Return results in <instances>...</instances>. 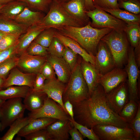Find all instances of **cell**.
Here are the masks:
<instances>
[{"mask_svg": "<svg viewBox=\"0 0 140 140\" xmlns=\"http://www.w3.org/2000/svg\"><path fill=\"white\" fill-rule=\"evenodd\" d=\"M74 120L89 129L98 125L130 128L109 106L103 88L99 84L89 96L73 106Z\"/></svg>", "mask_w": 140, "mask_h": 140, "instance_id": "6da1fadb", "label": "cell"}, {"mask_svg": "<svg viewBox=\"0 0 140 140\" xmlns=\"http://www.w3.org/2000/svg\"><path fill=\"white\" fill-rule=\"evenodd\" d=\"M135 58L138 67L140 66V44L135 48L134 50Z\"/></svg>", "mask_w": 140, "mask_h": 140, "instance_id": "f907efd6", "label": "cell"}, {"mask_svg": "<svg viewBox=\"0 0 140 140\" xmlns=\"http://www.w3.org/2000/svg\"><path fill=\"white\" fill-rule=\"evenodd\" d=\"M22 34L20 33L6 34L0 43V51L6 49L14 45L18 41Z\"/></svg>", "mask_w": 140, "mask_h": 140, "instance_id": "74e56055", "label": "cell"}, {"mask_svg": "<svg viewBox=\"0 0 140 140\" xmlns=\"http://www.w3.org/2000/svg\"><path fill=\"white\" fill-rule=\"evenodd\" d=\"M25 3L30 9L47 13L53 0H17Z\"/></svg>", "mask_w": 140, "mask_h": 140, "instance_id": "d6a6232c", "label": "cell"}, {"mask_svg": "<svg viewBox=\"0 0 140 140\" xmlns=\"http://www.w3.org/2000/svg\"><path fill=\"white\" fill-rule=\"evenodd\" d=\"M65 87L64 83L54 78L47 80L42 91L45 93L48 97L58 104L68 114L65 108L62 98Z\"/></svg>", "mask_w": 140, "mask_h": 140, "instance_id": "e0dca14e", "label": "cell"}, {"mask_svg": "<svg viewBox=\"0 0 140 140\" xmlns=\"http://www.w3.org/2000/svg\"><path fill=\"white\" fill-rule=\"evenodd\" d=\"M71 140H83L84 137L78 130L73 126L69 131Z\"/></svg>", "mask_w": 140, "mask_h": 140, "instance_id": "c3c4849f", "label": "cell"}, {"mask_svg": "<svg viewBox=\"0 0 140 140\" xmlns=\"http://www.w3.org/2000/svg\"><path fill=\"white\" fill-rule=\"evenodd\" d=\"M85 6L87 11H92L95 9L92 0H85Z\"/></svg>", "mask_w": 140, "mask_h": 140, "instance_id": "816d5d0a", "label": "cell"}, {"mask_svg": "<svg viewBox=\"0 0 140 140\" xmlns=\"http://www.w3.org/2000/svg\"><path fill=\"white\" fill-rule=\"evenodd\" d=\"M58 120L56 119L41 117L34 119L23 128L17 134V136H25L38 130L45 129Z\"/></svg>", "mask_w": 140, "mask_h": 140, "instance_id": "d4e9b609", "label": "cell"}, {"mask_svg": "<svg viewBox=\"0 0 140 140\" xmlns=\"http://www.w3.org/2000/svg\"><path fill=\"white\" fill-rule=\"evenodd\" d=\"M77 54L70 48L65 46L64 52L62 58L68 65L71 71L77 64Z\"/></svg>", "mask_w": 140, "mask_h": 140, "instance_id": "b9f144b4", "label": "cell"}, {"mask_svg": "<svg viewBox=\"0 0 140 140\" xmlns=\"http://www.w3.org/2000/svg\"><path fill=\"white\" fill-rule=\"evenodd\" d=\"M25 109L22 98H12L6 100L0 109L1 131L9 126L17 119L23 117Z\"/></svg>", "mask_w": 140, "mask_h": 140, "instance_id": "52a82bcc", "label": "cell"}, {"mask_svg": "<svg viewBox=\"0 0 140 140\" xmlns=\"http://www.w3.org/2000/svg\"><path fill=\"white\" fill-rule=\"evenodd\" d=\"M93 130L101 140H135L132 130L111 125H98Z\"/></svg>", "mask_w": 140, "mask_h": 140, "instance_id": "9c48e42d", "label": "cell"}, {"mask_svg": "<svg viewBox=\"0 0 140 140\" xmlns=\"http://www.w3.org/2000/svg\"><path fill=\"white\" fill-rule=\"evenodd\" d=\"M0 117H1V113H0ZM1 122H0V131L1 130Z\"/></svg>", "mask_w": 140, "mask_h": 140, "instance_id": "91938a15", "label": "cell"}, {"mask_svg": "<svg viewBox=\"0 0 140 140\" xmlns=\"http://www.w3.org/2000/svg\"><path fill=\"white\" fill-rule=\"evenodd\" d=\"M16 0H0V4L4 5Z\"/></svg>", "mask_w": 140, "mask_h": 140, "instance_id": "f5cc1de1", "label": "cell"}, {"mask_svg": "<svg viewBox=\"0 0 140 140\" xmlns=\"http://www.w3.org/2000/svg\"><path fill=\"white\" fill-rule=\"evenodd\" d=\"M86 13L92 19L90 24L97 29L110 28L118 31H125L127 24L104 11L97 8L93 10L86 11Z\"/></svg>", "mask_w": 140, "mask_h": 140, "instance_id": "8992f818", "label": "cell"}, {"mask_svg": "<svg viewBox=\"0 0 140 140\" xmlns=\"http://www.w3.org/2000/svg\"><path fill=\"white\" fill-rule=\"evenodd\" d=\"M45 16L44 12L32 11L26 6L14 20L29 27L39 24Z\"/></svg>", "mask_w": 140, "mask_h": 140, "instance_id": "cb8c5ba5", "label": "cell"}, {"mask_svg": "<svg viewBox=\"0 0 140 140\" xmlns=\"http://www.w3.org/2000/svg\"><path fill=\"white\" fill-rule=\"evenodd\" d=\"M134 48L129 47L127 63L124 69L127 74V84L129 100L140 102L139 94L138 88V82L140 74L139 68L136 62Z\"/></svg>", "mask_w": 140, "mask_h": 140, "instance_id": "ba28073f", "label": "cell"}, {"mask_svg": "<svg viewBox=\"0 0 140 140\" xmlns=\"http://www.w3.org/2000/svg\"><path fill=\"white\" fill-rule=\"evenodd\" d=\"M38 25L44 29L50 28L56 29L65 26H83L61 4L54 0L47 14Z\"/></svg>", "mask_w": 140, "mask_h": 140, "instance_id": "3957f363", "label": "cell"}, {"mask_svg": "<svg viewBox=\"0 0 140 140\" xmlns=\"http://www.w3.org/2000/svg\"><path fill=\"white\" fill-rule=\"evenodd\" d=\"M61 5L83 26L91 22L86 13L85 0H71Z\"/></svg>", "mask_w": 140, "mask_h": 140, "instance_id": "ac0fdd59", "label": "cell"}, {"mask_svg": "<svg viewBox=\"0 0 140 140\" xmlns=\"http://www.w3.org/2000/svg\"><path fill=\"white\" fill-rule=\"evenodd\" d=\"M5 101V100L0 99V109L2 105Z\"/></svg>", "mask_w": 140, "mask_h": 140, "instance_id": "6f0895ef", "label": "cell"}, {"mask_svg": "<svg viewBox=\"0 0 140 140\" xmlns=\"http://www.w3.org/2000/svg\"><path fill=\"white\" fill-rule=\"evenodd\" d=\"M58 3L62 5L66 3L71 0H54Z\"/></svg>", "mask_w": 140, "mask_h": 140, "instance_id": "db71d44e", "label": "cell"}, {"mask_svg": "<svg viewBox=\"0 0 140 140\" xmlns=\"http://www.w3.org/2000/svg\"><path fill=\"white\" fill-rule=\"evenodd\" d=\"M95 67L103 75L116 67L113 56L107 45L101 40L95 55Z\"/></svg>", "mask_w": 140, "mask_h": 140, "instance_id": "7c38bea8", "label": "cell"}, {"mask_svg": "<svg viewBox=\"0 0 140 140\" xmlns=\"http://www.w3.org/2000/svg\"><path fill=\"white\" fill-rule=\"evenodd\" d=\"M73 125L69 120H58L46 128L52 140H67L69 138V131Z\"/></svg>", "mask_w": 140, "mask_h": 140, "instance_id": "d6986e66", "label": "cell"}, {"mask_svg": "<svg viewBox=\"0 0 140 140\" xmlns=\"http://www.w3.org/2000/svg\"><path fill=\"white\" fill-rule=\"evenodd\" d=\"M47 97L43 92L34 91L30 88L24 98L23 104L26 109L32 111L41 108Z\"/></svg>", "mask_w": 140, "mask_h": 140, "instance_id": "603a6c76", "label": "cell"}, {"mask_svg": "<svg viewBox=\"0 0 140 140\" xmlns=\"http://www.w3.org/2000/svg\"><path fill=\"white\" fill-rule=\"evenodd\" d=\"M55 29L50 28L44 29L34 40L42 46L48 48L54 37Z\"/></svg>", "mask_w": 140, "mask_h": 140, "instance_id": "836d02e7", "label": "cell"}, {"mask_svg": "<svg viewBox=\"0 0 140 140\" xmlns=\"http://www.w3.org/2000/svg\"><path fill=\"white\" fill-rule=\"evenodd\" d=\"M127 77L124 69L115 67L102 75L100 84L103 87L105 93L106 94L121 82L126 81Z\"/></svg>", "mask_w": 140, "mask_h": 140, "instance_id": "4fadbf2b", "label": "cell"}, {"mask_svg": "<svg viewBox=\"0 0 140 140\" xmlns=\"http://www.w3.org/2000/svg\"><path fill=\"white\" fill-rule=\"evenodd\" d=\"M5 79L0 77V90L2 88V86L5 81Z\"/></svg>", "mask_w": 140, "mask_h": 140, "instance_id": "11a10c76", "label": "cell"}, {"mask_svg": "<svg viewBox=\"0 0 140 140\" xmlns=\"http://www.w3.org/2000/svg\"><path fill=\"white\" fill-rule=\"evenodd\" d=\"M18 57L16 55L0 64V77L6 79V76L13 68L17 66Z\"/></svg>", "mask_w": 140, "mask_h": 140, "instance_id": "d590c367", "label": "cell"}, {"mask_svg": "<svg viewBox=\"0 0 140 140\" xmlns=\"http://www.w3.org/2000/svg\"><path fill=\"white\" fill-rule=\"evenodd\" d=\"M28 116L31 120L41 117H48L58 120H65L71 118L59 105L48 97L43 106L40 108L31 111Z\"/></svg>", "mask_w": 140, "mask_h": 140, "instance_id": "30bf717a", "label": "cell"}, {"mask_svg": "<svg viewBox=\"0 0 140 140\" xmlns=\"http://www.w3.org/2000/svg\"><path fill=\"white\" fill-rule=\"evenodd\" d=\"M139 103L129 100L118 114L121 119L126 123H130L137 114Z\"/></svg>", "mask_w": 140, "mask_h": 140, "instance_id": "4dcf8cb0", "label": "cell"}, {"mask_svg": "<svg viewBox=\"0 0 140 140\" xmlns=\"http://www.w3.org/2000/svg\"><path fill=\"white\" fill-rule=\"evenodd\" d=\"M26 6L24 2L16 0L5 4L2 9L0 14L14 20Z\"/></svg>", "mask_w": 140, "mask_h": 140, "instance_id": "83f0119b", "label": "cell"}, {"mask_svg": "<svg viewBox=\"0 0 140 140\" xmlns=\"http://www.w3.org/2000/svg\"><path fill=\"white\" fill-rule=\"evenodd\" d=\"M105 94L109 106L114 111L118 114L129 100L127 81L121 82Z\"/></svg>", "mask_w": 140, "mask_h": 140, "instance_id": "8fae6325", "label": "cell"}, {"mask_svg": "<svg viewBox=\"0 0 140 140\" xmlns=\"http://www.w3.org/2000/svg\"><path fill=\"white\" fill-rule=\"evenodd\" d=\"M18 42L19 40L15 44L10 47L0 51V64L17 54V48Z\"/></svg>", "mask_w": 140, "mask_h": 140, "instance_id": "bcb514c9", "label": "cell"}, {"mask_svg": "<svg viewBox=\"0 0 140 140\" xmlns=\"http://www.w3.org/2000/svg\"><path fill=\"white\" fill-rule=\"evenodd\" d=\"M54 37L58 38L65 46L69 47L81 56L84 61L95 65V56L88 52L75 41L61 34L56 30Z\"/></svg>", "mask_w": 140, "mask_h": 140, "instance_id": "ffe728a7", "label": "cell"}, {"mask_svg": "<svg viewBox=\"0 0 140 140\" xmlns=\"http://www.w3.org/2000/svg\"><path fill=\"white\" fill-rule=\"evenodd\" d=\"M65 46L57 38L54 37L48 47L49 54L59 58H62L65 50Z\"/></svg>", "mask_w": 140, "mask_h": 140, "instance_id": "8d00e7d4", "label": "cell"}, {"mask_svg": "<svg viewBox=\"0 0 140 140\" xmlns=\"http://www.w3.org/2000/svg\"><path fill=\"white\" fill-rule=\"evenodd\" d=\"M28 27L0 14V31L6 34L25 33Z\"/></svg>", "mask_w": 140, "mask_h": 140, "instance_id": "484cf974", "label": "cell"}, {"mask_svg": "<svg viewBox=\"0 0 140 140\" xmlns=\"http://www.w3.org/2000/svg\"><path fill=\"white\" fill-rule=\"evenodd\" d=\"M26 140H52L46 129L38 130L25 136Z\"/></svg>", "mask_w": 140, "mask_h": 140, "instance_id": "7bdbcfd3", "label": "cell"}, {"mask_svg": "<svg viewBox=\"0 0 140 140\" xmlns=\"http://www.w3.org/2000/svg\"><path fill=\"white\" fill-rule=\"evenodd\" d=\"M70 120L74 126L79 131L83 137H86L90 140H100L98 137L94 132L92 128L89 129L86 126L80 124L71 118Z\"/></svg>", "mask_w": 140, "mask_h": 140, "instance_id": "ab89813d", "label": "cell"}, {"mask_svg": "<svg viewBox=\"0 0 140 140\" xmlns=\"http://www.w3.org/2000/svg\"><path fill=\"white\" fill-rule=\"evenodd\" d=\"M32 120L28 116L17 119L9 126V128L4 135L0 138V140H13L15 135Z\"/></svg>", "mask_w": 140, "mask_h": 140, "instance_id": "f1b7e54d", "label": "cell"}, {"mask_svg": "<svg viewBox=\"0 0 140 140\" xmlns=\"http://www.w3.org/2000/svg\"><path fill=\"white\" fill-rule=\"evenodd\" d=\"M44 29L38 24L29 27L26 32L22 34L19 40L17 48V54L25 52L30 44Z\"/></svg>", "mask_w": 140, "mask_h": 140, "instance_id": "7402d4cb", "label": "cell"}, {"mask_svg": "<svg viewBox=\"0 0 140 140\" xmlns=\"http://www.w3.org/2000/svg\"><path fill=\"white\" fill-rule=\"evenodd\" d=\"M107 45L113 57L116 67L121 68L127 61L129 47L124 31L113 30L101 39Z\"/></svg>", "mask_w": 140, "mask_h": 140, "instance_id": "5b68a950", "label": "cell"}, {"mask_svg": "<svg viewBox=\"0 0 140 140\" xmlns=\"http://www.w3.org/2000/svg\"><path fill=\"white\" fill-rule=\"evenodd\" d=\"M6 34L0 31V43L3 38Z\"/></svg>", "mask_w": 140, "mask_h": 140, "instance_id": "9f6ffc18", "label": "cell"}, {"mask_svg": "<svg viewBox=\"0 0 140 140\" xmlns=\"http://www.w3.org/2000/svg\"><path fill=\"white\" fill-rule=\"evenodd\" d=\"M45 80H50L55 78V72L51 64L47 60L42 66L40 72Z\"/></svg>", "mask_w": 140, "mask_h": 140, "instance_id": "f6af8a7d", "label": "cell"}, {"mask_svg": "<svg viewBox=\"0 0 140 140\" xmlns=\"http://www.w3.org/2000/svg\"><path fill=\"white\" fill-rule=\"evenodd\" d=\"M115 17L123 21L127 24L132 23L140 24V16L127 11L118 8L117 9L104 10Z\"/></svg>", "mask_w": 140, "mask_h": 140, "instance_id": "f546056e", "label": "cell"}, {"mask_svg": "<svg viewBox=\"0 0 140 140\" xmlns=\"http://www.w3.org/2000/svg\"><path fill=\"white\" fill-rule=\"evenodd\" d=\"M80 66L83 77L86 82L88 89L89 96L100 84L101 74L94 65L83 59Z\"/></svg>", "mask_w": 140, "mask_h": 140, "instance_id": "2e32d148", "label": "cell"}, {"mask_svg": "<svg viewBox=\"0 0 140 140\" xmlns=\"http://www.w3.org/2000/svg\"><path fill=\"white\" fill-rule=\"evenodd\" d=\"M25 52L32 55L47 57L49 54L48 48L45 47L34 41L30 44Z\"/></svg>", "mask_w": 140, "mask_h": 140, "instance_id": "f35d334b", "label": "cell"}, {"mask_svg": "<svg viewBox=\"0 0 140 140\" xmlns=\"http://www.w3.org/2000/svg\"><path fill=\"white\" fill-rule=\"evenodd\" d=\"M119 8L136 14L140 12V0H117Z\"/></svg>", "mask_w": 140, "mask_h": 140, "instance_id": "e575fe53", "label": "cell"}, {"mask_svg": "<svg viewBox=\"0 0 140 140\" xmlns=\"http://www.w3.org/2000/svg\"><path fill=\"white\" fill-rule=\"evenodd\" d=\"M95 8L105 10L119 8L117 0H92Z\"/></svg>", "mask_w": 140, "mask_h": 140, "instance_id": "60d3db41", "label": "cell"}, {"mask_svg": "<svg viewBox=\"0 0 140 140\" xmlns=\"http://www.w3.org/2000/svg\"><path fill=\"white\" fill-rule=\"evenodd\" d=\"M130 127L133 130L135 140H139L140 138V102L138 109L135 118L129 124Z\"/></svg>", "mask_w": 140, "mask_h": 140, "instance_id": "ee69618b", "label": "cell"}, {"mask_svg": "<svg viewBox=\"0 0 140 140\" xmlns=\"http://www.w3.org/2000/svg\"><path fill=\"white\" fill-rule=\"evenodd\" d=\"M90 23L91 22L81 27L65 26L56 30L61 34L75 41L88 52L95 56L101 39L113 29L94 28Z\"/></svg>", "mask_w": 140, "mask_h": 140, "instance_id": "7a4b0ae2", "label": "cell"}, {"mask_svg": "<svg viewBox=\"0 0 140 140\" xmlns=\"http://www.w3.org/2000/svg\"><path fill=\"white\" fill-rule=\"evenodd\" d=\"M2 86V88H6L10 86H27L33 88L37 74L31 73H24L16 67L10 71Z\"/></svg>", "mask_w": 140, "mask_h": 140, "instance_id": "9a60e30c", "label": "cell"}, {"mask_svg": "<svg viewBox=\"0 0 140 140\" xmlns=\"http://www.w3.org/2000/svg\"><path fill=\"white\" fill-rule=\"evenodd\" d=\"M125 32L131 47L135 48L140 44L139 24L137 23L127 24Z\"/></svg>", "mask_w": 140, "mask_h": 140, "instance_id": "1f68e13d", "label": "cell"}, {"mask_svg": "<svg viewBox=\"0 0 140 140\" xmlns=\"http://www.w3.org/2000/svg\"><path fill=\"white\" fill-rule=\"evenodd\" d=\"M45 80L44 77L40 73L36 74L32 89L34 91H42L44 85Z\"/></svg>", "mask_w": 140, "mask_h": 140, "instance_id": "7dc6e473", "label": "cell"}, {"mask_svg": "<svg viewBox=\"0 0 140 140\" xmlns=\"http://www.w3.org/2000/svg\"><path fill=\"white\" fill-rule=\"evenodd\" d=\"M30 88L27 86H10L0 90V99L6 101L14 98H24Z\"/></svg>", "mask_w": 140, "mask_h": 140, "instance_id": "4316f807", "label": "cell"}, {"mask_svg": "<svg viewBox=\"0 0 140 140\" xmlns=\"http://www.w3.org/2000/svg\"><path fill=\"white\" fill-rule=\"evenodd\" d=\"M65 108L68 114L72 120H74L73 107V104L68 100L63 101Z\"/></svg>", "mask_w": 140, "mask_h": 140, "instance_id": "681fc988", "label": "cell"}, {"mask_svg": "<svg viewBox=\"0 0 140 140\" xmlns=\"http://www.w3.org/2000/svg\"><path fill=\"white\" fill-rule=\"evenodd\" d=\"M48 55L47 60L52 66L58 79L64 83H67L71 74V70L62 58Z\"/></svg>", "mask_w": 140, "mask_h": 140, "instance_id": "44dd1931", "label": "cell"}, {"mask_svg": "<svg viewBox=\"0 0 140 140\" xmlns=\"http://www.w3.org/2000/svg\"><path fill=\"white\" fill-rule=\"evenodd\" d=\"M5 4L4 5H0V13L3 7L5 6Z\"/></svg>", "mask_w": 140, "mask_h": 140, "instance_id": "680465c9", "label": "cell"}, {"mask_svg": "<svg viewBox=\"0 0 140 140\" xmlns=\"http://www.w3.org/2000/svg\"><path fill=\"white\" fill-rule=\"evenodd\" d=\"M88 86L83 77L80 64L71 71L70 78L63 95V100H69L73 106L88 98Z\"/></svg>", "mask_w": 140, "mask_h": 140, "instance_id": "277c9868", "label": "cell"}, {"mask_svg": "<svg viewBox=\"0 0 140 140\" xmlns=\"http://www.w3.org/2000/svg\"><path fill=\"white\" fill-rule=\"evenodd\" d=\"M17 66L27 73L37 74L47 60V57L32 55L24 52L19 55Z\"/></svg>", "mask_w": 140, "mask_h": 140, "instance_id": "5bb4252c", "label": "cell"}]
</instances>
